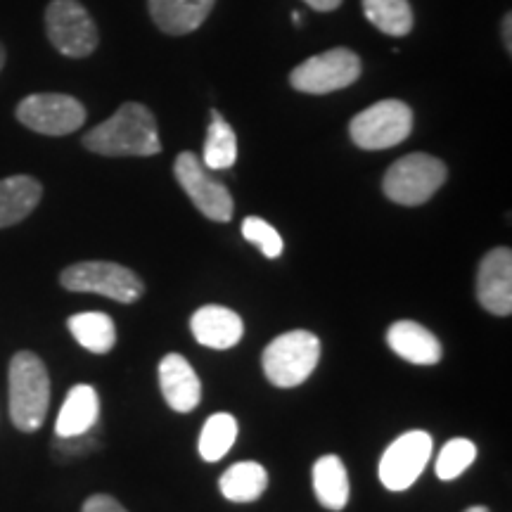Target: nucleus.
I'll return each instance as SVG.
<instances>
[{"instance_id":"4468645a","label":"nucleus","mask_w":512,"mask_h":512,"mask_svg":"<svg viewBox=\"0 0 512 512\" xmlns=\"http://www.w3.org/2000/svg\"><path fill=\"white\" fill-rule=\"evenodd\" d=\"M192 337L209 349H230L245 335V323L228 306H202L190 318Z\"/></svg>"},{"instance_id":"dca6fc26","label":"nucleus","mask_w":512,"mask_h":512,"mask_svg":"<svg viewBox=\"0 0 512 512\" xmlns=\"http://www.w3.org/2000/svg\"><path fill=\"white\" fill-rule=\"evenodd\" d=\"M100 418V396L91 384H74L55 422V437H79L95 430Z\"/></svg>"},{"instance_id":"7ed1b4c3","label":"nucleus","mask_w":512,"mask_h":512,"mask_svg":"<svg viewBox=\"0 0 512 512\" xmlns=\"http://www.w3.org/2000/svg\"><path fill=\"white\" fill-rule=\"evenodd\" d=\"M446 178L448 171L441 159L425 155V152H413V155L401 157L399 162L389 166V171L384 174L382 190L396 204L418 207V204L430 202L437 195Z\"/></svg>"},{"instance_id":"6e6552de","label":"nucleus","mask_w":512,"mask_h":512,"mask_svg":"<svg viewBox=\"0 0 512 512\" xmlns=\"http://www.w3.org/2000/svg\"><path fill=\"white\" fill-rule=\"evenodd\" d=\"M46 31L57 53L74 60L91 55L100 41L93 17L79 0H50Z\"/></svg>"},{"instance_id":"9d476101","label":"nucleus","mask_w":512,"mask_h":512,"mask_svg":"<svg viewBox=\"0 0 512 512\" xmlns=\"http://www.w3.org/2000/svg\"><path fill=\"white\" fill-rule=\"evenodd\" d=\"M176 181L188 192V197L200 209V214L211 221L228 223L233 219V197L226 185L209 176L207 166L192 152H181L174 164Z\"/></svg>"},{"instance_id":"c85d7f7f","label":"nucleus","mask_w":512,"mask_h":512,"mask_svg":"<svg viewBox=\"0 0 512 512\" xmlns=\"http://www.w3.org/2000/svg\"><path fill=\"white\" fill-rule=\"evenodd\" d=\"M304 3L318 12H332L342 5V0H304Z\"/></svg>"},{"instance_id":"ddd939ff","label":"nucleus","mask_w":512,"mask_h":512,"mask_svg":"<svg viewBox=\"0 0 512 512\" xmlns=\"http://www.w3.org/2000/svg\"><path fill=\"white\" fill-rule=\"evenodd\" d=\"M159 387L166 403L178 413L195 411L202 401V382L181 354H166L159 361Z\"/></svg>"},{"instance_id":"a211bd4d","label":"nucleus","mask_w":512,"mask_h":512,"mask_svg":"<svg viewBox=\"0 0 512 512\" xmlns=\"http://www.w3.org/2000/svg\"><path fill=\"white\" fill-rule=\"evenodd\" d=\"M43 185L31 176H10L0 181V228L15 226L38 207Z\"/></svg>"},{"instance_id":"c756f323","label":"nucleus","mask_w":512,"mask_h":512,"mask_svg":"<svg viewBox=\"0 0 512 512\" xmlns=\"http://www.w3.org/2000/svg\"><path fill=\"white\" fill-rule=\"evenodd\" d=\"M503 43H505V50H512V15L508 12V15L503 17Z\"/></svg>"},{"instance_id":"423d86ee","label":"nucleus","mask_w":512,"mask_h":512,"mask_svg":"<svg viewBox=\"0 0 512 512\" xmlns=\"http://www.w3.org/2000/svg\"><path fill=\"white\" fill-rule=\"evenodd\" d=\"M413 112L401 100H380L356 114L349 124L351 140L361 150H387L411 136Z\"/></svg>"},{"instance_id":"f03ea898","label":"nucleus","mask_w":512,"mask_h":512,"mask_svg":"<svg viewBox=\"0 0 512 512\" xmlns=\"http://www.w3.org/2000/svg\"><path fill=\"white\" fill-rule=\"evenodd\" d=\"M10 418L17 430L36 432L46 422L50 377L34 351H19L10 361Z\"/></svg>"},{"instance_id":"f257e3e1","label":"nucleus","mask_w":512,"mask_h":512,"mask_svg":"<svg viewBox=\"0 0 512 512\" xmlns=\"http://www.w3.org/2000/svg\"><path fill=\"white\" fill-rule=\"evenodd\" d=\"M83 147L102 157H152L162 152V140L155 114L140 102H126L83 136Z\"/></svg>"},{"instance_id":"2eb2a0df","label":"nucleus","mask_w":512,"mask_h":512,"mask_svg":"<svg viewBox=\"0 0 512 512\" xmlns=\"http://www.w3.org/2000/svg\"><path fill=\"white\" fill-rule=\"evenodd\" d=\"M387 344L396 356L415 366H434L441 361L439 339L415 320H396L387 330Z\"/></svg>"},{"instance_id":"aec40b11","label":"nucleus","mask_w":512,"mask_h":512,"mask_svg":"<svg viewBox=\"0 0 512 512\" xmlns=\"http://www.w3.org/2000/svg\"><path fill=\"white\" fill-rule=\"evenodd\" d=\"M268 486V472L264 465L254 460H242V463L230 465L219 479V489L223 498L233 503H252Z\"/></svg>"},{"instance_id":"412c9836","label":"nucleus","mask_w":512,"mask_h":512,"mask_svg":"<svg viewBox=\"0 0 512 512\" xmlns=\"http://www.w3.org/2000/svg\"><path fill=\"white\" fill-rule=\"evenodd\" d=\"M67 328L76 342L83 349L93 351V354H110L114 344H117V328H114V320L107 313H76L67 320Z\"/></svg>"},{"instance_id":"1a4fd4ad","label":"nucleus","mask_w":512,"mask_h":512,"mask_svg":"<svg viewBox=\"0 0 512 512\" xmlns=\"http://www.w3.org/2000/svg\"><path fill=\"white\" fill-rule=\"evenodd\" d=\"M19 124L43 136H69L86 124V107L72 95L34 93L17 105Z\"/></svg>"},{"instance_id":"9b49d317","label":"nucleus","mask_w":512,"mask_h":512,"mask_svg":"<svg viewBox=\"0 0 512 512\" xmlns=\"http://www.w3.org/2000/svg\"><path fill=\"white\" fill-rule=\"evenodd\" d=\"M432 458V437L422 430L401 434L380 460V482L389 491H406L418 482Z\"/></svg>"},{"instance_id":"a878e982","label":"nucleus","mask_w":512,"mask_h":512,"mask_svg":"<svg viewBox=\"0 0 512 512\" xmlns=\"http://www.w3.org/2000/svg\"><path fill=\"white\" fill-rule=\"evenodd\" d=\"M242 235H245L247 242L259 247L266 259H278L283 254V238H280V233L271 223L259 219V216H247L242 221Z\"/></svg>"},{"instance_id":"cd10ccee","label":"nucleus","mask_w":512,"mask_h":512,"mask_svg":"<svg viewBox=\"0 0 512 512\" xmlns=\"http://www.w3.org/2000/svg\"><path fill=\"white\" fill-rule=\"evenodd\" d=\"M81 512H128L124 505H121L117 498L105 496V494H95L83 503Z\"/></svg>"},{"instance_id":"0eeeda50","label":"nucleus","mask_w":512,"mask_h":512,"mask_svg":"<svg viewBox=\"0 0 512 512\" xmlns=\"http://www.w3.org/2000/svg\"><path fill=\"white\" fill-rule=\"evenodd\" d=\"M361 69V57L356 53H351L349 48H332L328 53L313 55L299 67H294L290 83L299 93L328 95L356 83Z\"/></svg>"},{"instance_id":"20e7f679","label":"nucleus","mask_w":512,"mask_h":512,"mask_svg":"<svg viewBox=\"0 0 512 512\" xmlns=\"http://www.w3.org/2000/svg\"><path fill=\"white\" fill-rule=\"evenodd\" d=\"M320 358V339L309 330H292L275 337L264 351V373L275 387H299L309 380Z\"/></svg>"},{"instance_id":"473e14b6","label":"nucleus","mask_w":512,"mask_h":512,"mask_svg":"<svg viewBox=\"0 0 512 512\" xmlns=\"http://www.w3.org/2000/svg\"><path fill=\"white\" fill-rule=\"evenodd\" d=\"M292 22H294V24H302V15H299V12H294Z\"/></svg>"},{"instance_id":"4be33fe9","label":"nucleus","mask_w":512,"mask_h":512,"mask_svg":"<svg viewBox=\"0 0 512 512\" xmlns=\"http://www.w3.org/2000/svg\"><path fill=\"white\" fill-rule=\"evenodd\" d=\"M235 162H238V138H235V131L219 112H211L202 164L211 171H226Z\"/></svg>"},{"instance_id":"f3484780","label":"nucleus","mask_w":512,"mask_h":512,"mask_svg":"<svg viewBox=\"0 0 512 512\" xmlns=\"http://www.w3.org/2000/svg\"><path fill=\"white\" fill-rule=\"evenodd\" d=\"M216 0H150V15L164 34L183 36L200 29Z\"/></svg>"},{"instance_id":"39448f33","label":"nucleus","mask_w":512,"mask_h":512,"mask_svg":"<svg viewBox=\"0 0 512 512\" xmlns=\"http://www.w3.org/2000/svg\"><path fill=\"white\" fill-rule=\"evenodd\" d=\"M60 283L69 292H93L119 304H133L143 297L145 285L131 268L112 261H81L64 268Z\"/></svg>"},{"instance_id":"b1692460","label":"nucleus","mask_w":512,"mask_h":512,"mask_svg":"<svg viewBox=\"0 0 512 512\" xmlns=\"http://www.w3.org/2000/svg\"><path fill=\"white\" fill-rule=\"evenodd\" d=\"M238 420L230 413H216L207 418L202 427L200 441H197V451L207 463H216L233 448L235 439H238Z\"/></svg>"},{"instance_id":"6ab92c4d","label":"nucleus","mask_w":512,"mask_h":512,"mask_svg":"<svg viewBox=\"0 0 512 512\" xmlns=\"http://www.w3.org/2000/svg\"><path fill=\"white\" fill-rule=\"evenodd\" d=\"M318 503L328 510H344L349 503V472L339 456H323L311 470Z\"/></svg>"},{"instance_id":"2f4dec72","label":"nucleus","mask_w":512,"mask_h":512,"mask_svg":"<svg viewBox=\"0 0 512 512\" xmlns=\"http://www.w3.org/2000/svg\"><path fill=\"white\" fill-rule=\"evenodd\" d=\"M465 512H489V508H484V505H472V508H467Z\"/></svg>"},{"instance_id":"5701e85b","label":"nucleus","mask_w":512,"mask_h":512,"mask_svg":"<svg viewBox=\"0 0 512 512\" xmlns=\"http://www.w3.org/2000/svg\"><path fill=\"white\" fill-rule=\"evenodd\" d=\"M363 12L368 22L387 36L401 38L413 29V10L408 0H363Z\"/></svg>"},{"instance_id":"bb28decb","label":"nucleus","mask_w":512,"mask_h":512,"mask_svg":"<svg viewBox=\"0 0 512 512\" xmlns=\"http://www.w3.org/2000/svg\"><path fill=\"white\" fill-rule=\"evenodd\" d=\"M98 446H100V441H98V437H95V430H91L86 434H79V437H57L53 451L60 458H79V456H86V453L95 451Z\"/></svg>"},{"instance_id":"7c9ffc66","label":"nucleus","mask_w":512,"mask_h":512,"mask_svg":"<svg viewBox=\"0 0 512 512\" xmlns=\"http://www.w3.org/2000/svg\"><path fill=\"white\" fill-rule=\"evenodd\" d=\"M3 67H5V46L0 43V72H3Z\"/></svg>"},{"instance_id":"393cba45","label":"nucleus","mask_w":512,"mask_h":512,"mask_svg":"<svg viewBox=\"0 0 512 512\" xmlns=\"http://www.w3.org/2000/svg\"><path fill=\"white\" fill-rule=\"evenodd\" d=\"M475 458L477 446L472 444L470 439H451L444 448H441L434 470H437V477L441 482H453V479H458L467 467L475 463Z\"/></svg>"},{"instance_id":"f8f14e48","label":"nucleus","mask_w":512,"mask_h":512,"mask_svg":"<svg viewBox=\"0 0 512 512\" xmlns=\"http://www.w3.org/2000/svg\"><path fill=\"white\" fill-rule=\"evenodd\" d=\"M477 299L482 309L494 316L512 313V254L508 247L491 249L479 264Z\"/></svg>"}]
</instances>
